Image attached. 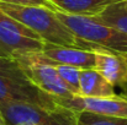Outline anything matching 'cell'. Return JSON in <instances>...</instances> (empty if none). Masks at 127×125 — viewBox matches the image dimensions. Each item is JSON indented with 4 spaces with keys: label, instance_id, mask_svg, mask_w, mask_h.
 Returning <instances> with one entry per match:
<instances>
[{
    "label": "cell",
    "instance_id": "2e32d148",
    "mask_svg": "<svg viewBox=\"0 0 127 125\" xmlns=\"http://www.w3.org/2000/svg\"><path fill=\"white\" fill-rule=\"evenodd\" d=\"M0 125H6L5 122H4V119H2V117H1V114H0Z\"/></svg>",
    "mask_w": 127,
    "mask_h": 125
},
{
    "label": "cell",
    "instance_id": "4fadbf2b",
    "mask_svg": "<svg viewBox=\"0 0 127 125\" xmlns=\"http://www.w3.org/2000/svg\"><path fill=\"white\" fill-rule=\"evenodd\" d=\"M74 125H127V118L102 115L90 112H74Z\"/></svg>",
    "mask_w": 127,
    "mask_h": 125
},
{
    "label": "cell",
    "instance_id": "7a4b0ae2",
    "mask_svg": "<svg viewBox=\"0 0 127 125\" xmlns=\"http://www.w3.org/2000/svg\"><path fill=\"white\" fill-rule=\"evenodd\" d=\"M4 102H27L49 110L61 108L52 96L27 77L12 58L0 56V103Z\"/></svg>",
    "mask_w": 127,
    "mask_h": 125
},
{
    "label": "cell",
    "instance_id": "5b68a950",
    "mask_svg": "<svg viewBox=\"0 0 127 125\" xmlns=\"http://www.w3.org/2000/svg\"><path fill=\"white\" fill-rule=\"evenodd\" d=\"M0 114L6 125H74V112L62 107L49 110L27 102H4Z\"/></svg>",
    "mask_w": 127,
    "mask_h": 125
},
{
    "label": "cell",
    "instance_id": "52a82bcc",
    "mask_svg": "<svg viewBox=\"0 0 127 125\" xmlns=\"http://www.w3.org/2000/svg\"><path fill=\"white\" fill-rule=\"evenodd\" d=\"M56 103L72 112H90L102 115L127 118V96L115 94L111 97H82L54 98Z\"/></svg>",
    "mask_w": 127,
    "mask_h": 125
},
{
    "label": "cell",
    "instance_id": "8fae6325",
    "mask_svg": "<svg viewBox=\"0 0 127 125\" xmlns=\"http://www.w3.org/2000/svg\"><path fill=\"white\" fill-rule=\"evenodd\" d=\"M56 7L69 15L97 16L106 7L124 0H51Z\"/></svg>",
    "mask_w": 127,
    "mask_h": 125
},
{
    "label": "cell",
    "instance_id": "3957f363",
    "mask_svg": "<svg viewBox=\"0 0 127 125\" xmlns=\"http://www.w3.org/2000/svg\"><path fill=\"white\" fill-rule=\"evenodd\" d=\"M59 20L82 41L97 47L127 54V35L102 22L97 16L69 15L56 10Z\"/></svg>",
    "mask_w": 127,
    "mask_h": 125
},
{
    "label": "cell",
    "instance_id": "277c9868",
    "mask_svg": "<svg viewBox=\"0 0 127 125\" xmlns=\"http://www.w3.org/2000/svg\"><path fill=\"white\" fill-rule=\"evenodd\" d=\"M25 71L27 77L40 89L53 98H70L74 94L61 80L53 61L42 52H24L11 56Z\"/></svg>",
    "mask_w": 127,
    "mask_h": 125
},
{
    "label": "cell",
    "instance_id": "ba28073f",
    "mask_svg": "<svg viewBox=\"0 0 127 125\" xmlns=\"http://www.w3.org/2000/svg\"><path fill=\"white\" fill-rule=\"evenodd\" d=\"M79 47L91 49L94 52V69L99 71L112 86L127 89V54L105 49L82 39H79Z\"/></svg>",
    "mask_w": 127,
    "mask_h": 125
},
{
    "label": "cell",
    "instance_id": "9c48e42d",
    "mask_svg": "<svg viewBox=\"0 0 127 125\" xmlns=\"http://www.w3.org/2000/svg\"><path fill=\"white\" fill-rule=\"evenodd\" d=\"M42 54L54 63L70 65L79 69H94L95 66V54L91 49L57 45L44 42Z\"/></svg>",
    "mask_w": 127,
    "mask_h": 125
},
{
    "label": "cell",
    "instance_id": "7c38bea8",
    "mask_svg": "<svg viewBox=\"0 0 127 125\" xmlns=\"http://www.w3.org/2000/svg\"><path fill=\"white\" fill-rule=\"evenodd\" d=\"M97 17L106 25L127 35V10L122 1L110 5L101 14H99Z\"/></svg>",
    "mask_w": 127,
    "mask_h": 125
},
{
    "label": "cell",
    "instance_id": "6da1fadb",
    "mask_svg": "<svg viewBox=\"0 0 127 125\" xmlns=\"http://www.w3.org/2000/svg\"><path fill=\"white\" fill-rule=\"evenodd\" d=\"M0 9L36 32L42 41L57 45L79 47V39L49 7L0 2Z\"/></svg>",
    "mask_w": 127,
    "mask_h": 125
},
{
    "label": "cell",
    "instance_id": "9a60e30c",
    "mask_svg": "<svg viewBox=\"0 0 127 125\" xmlns=\"http://www.w3.org/2000/svg\"><path fill=\"white\" fill-rule=\"evenodd\" d=\"M4 4H12V5H32V6H46L52 10H58L56 5L51 0H0Z\"/></svg>",
    "mask_w": 127,
    "mask_h": 125
},
{
    "label": "cell",
    "instance_id": "8992f818",
    "mask_svg": "<svg viewBox=\"0 0 127 125\" xmlns=\"http://www.w3.org/2000/svg\"><path fill=\"white\" fill-rule=\"evenodd\" d=\"M44 41L27 26L0 9V56L11 58L16 53L42 52Z\"/></svg>",
    "mask_w": 127,
    "mask_h": 125
},
{
    "label": "cell",
    "instance_id": "5bb4252c",
    "mask_svg": "<svg viewBox=\"0 0 127 125\" xmlns=\"http://www.w3.org/2000/svg\"><path fill=\"white\" fill-rule=\"evenodd\" d=\"M53 65H54L61 80L67 86V88L74 96H79V77H80L82 69L75 68V66H70V65L58 64L54 61H53Z\"/></svg>",
    "mask_w": 127,
    "mask_h": 125
},
{
    "label": "cell",
    "instance_id": "e0dca14e",
    "mask_svg": "<svg viewBox=\"0 0 127 125\" xmlns=\"http://www.w3.org/2000/svg\"><path fill=\"white\" fill-rule=\"evenodd\" d=\"M122 4H124V6H125V9L127 10V0H124L122 1Z\"/></svg>",
    "mask_w": 127,
    "mask_h": 125
},
{
    "label": "cell",
    "instance_id": "30bf717a",
    "mask_svg": "<svg viewBox=\"0 0 127 125\" xmlns=\"http://www.w3.org/2000/svg\"><path fill=\"white\" fill-rule=\"evenodd\" d=\"M112 86L95 69H82L79 77V96L82 97H111L115 96Z\"/></svg>",
    "mask_w": 127,
    "mask_h": 125
}]
</instances>
